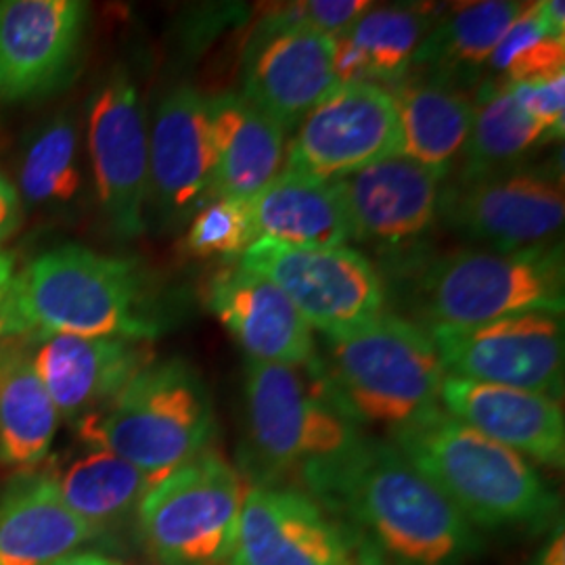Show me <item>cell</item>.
I'll use <instances>...</instances> for the list:
<instances>
[{"label":"cell","instance_id":"cell-1","mask_svg":"<svg viewBox=\"0 0 565 565\" xmlns=\"http://www.w3.org/2000/svg\"><path fill=\"white\" fill-rule=\"evenodd\" d=\"M298 478L373 565H469L482 548L478 530L390 440L361 434Z\"/></svg>","mask_w":565,"mask_h":565},{"label":"cell","instance_id":"cell-2","mask_svg":"<svg viewBox=\"0 0 565 565\" xmlns=\"http://www.w3.org/2000/svg\"><path fill=\"white\" fill-rule=\"evenodd\" d=\"M392 443L476 530H543L562 522L559 499L534 465L443 406L392 431Z\"/></svg>","mask_w":565,"mask_h":565},{"label":"cell","instance_id":"cell-3","mask_svg":"<svg viewBox=\"0 0 565 565\" xmlns=\"http://www.w3.org/2000/svg\"><path fill=\"white\" fill-rule=\"evenodd\" d=\"M306 369L354 425L396 431L443 406L446 371L436 345L419 324L392 312L324 335L323 352Z\"/></svg>","mask_w":565,"mask_h":565},{"label":"cell","instance_id":"cell-4","mask_svg":"<svg viewBox=\"0 0 565 565\" xmlns=\"http://www.w3.org/2000/svg\"><path fill=\"white\" fill-rule=\"evenodd\" d=\"M30 335L70 333L153 342L162 324L139 264L82 245H60L18 273Z\"/></svg>","mask_w":565,"mask_h":565},{"label":"cell","instance_id":"cell-5","mask_svg":"<svg viewBox=\"0 0 565 565\" xmlns=\"http://www.w3.org/2000/svg\"><path fill=\"white\" fill-rule=\"evenodd\" d=\"M82 438L162 480L200 457L216 431L202 375L181 359L149 363L99 415L84 419Z\"/></svg>","mask_w":565,"mask_h":565},{"label":"cell","instance_id":"cell-6","mask_svg":"<svg viewBox=\"0 0 565 565\" xmlns=\"http://www.w3.org/2000/svg\"><path fill=\"white\" fill-rule=\"evenodd\" d=\"M564 245L518 252L459 249L425 266L417 312L431 329H465L518 312L564 315Z\"/></svg>","mask_w":565,"mask_h":565},{"label":"cell","instance_id":"cell-7","mask_svg":"<svg viewBox=\"0 0 565 565\" xmlns=\"http://www.w3.org/2000/svg\"><path fill=\"white\" fill-rule=\"evenodd\" d=\"M245 422L256 484H279L285 473H300L306 465L340 452L361 436L359 427L329 403L310 373L303 380L296 366L249 359L245 364Z\"/></svg>","mask_w":565,"mask_h":565},{"label":"cell","instance_id":"cell-8","mask_svg":"<svg viewBox=\"0 0 565 565\" xmlns=\"http://www.w3.org/2000/svg\"><path fill=\"white\" fill-rule=\"evenodd\" d=\"M245 490L233 465L216 450H203L142 499L137 513L142 545L162 565H226Z\"/></svg>","mask_w":565,"mask_h":565},{"label":"cell","instance_id":"cell-9","mask_svg":"<svg viewBox=\"0 0 565 565\" xmlns=\"http://www.w3.org/2000/svg\"><path fill=\"white\" fill-rule=\"evenodd\" d=\"M242 266L275 282L298 312L324 335H335L384 312V282L352 247H294L258 239Z\"/></svg>","mask_w":565,"mask_h":565},{"label":"cell","instance_id":"cell-10","mask_svg":"<svg viewBox=\"0 0 565 565\" xmlns=\"http://www.w3.org/2000/svg\"><path fill=\"white\" fill-rule=\"evenodd\" d=\"M446 375L505 385L555 401L564 396V315L532 310L465 327L427 331Z\"/></svg>","mask_w":565,"mask_h":565},{"label":"cell","instance_id":"cell-11","mask_svg":"<svg viewBox=\"0 0 565 565\" xmlns=\"http://www.w3.org/2000/svg\"><path fill=\"white\" fill-rule=\"evenodd\" d=\"M446 226L494 252L551 245L565 218L564 179L551 168L507 166L443 193Z\"/></svg>","mask_w":565,"mask_h":565},{"label":"cell","instance_id":"cell-12","mask_svg":"<svg viewBox=\"0 0 565 565\" xmlns=\"http://www.w3.org/2000/svg\"><path fill=\"white\" fill-rule=\"evenodd\" d=\"M396 147L398 118L390 90L373 82L338 84L296 126L282 170L340 181L396 156Z\"/></svg>","mask_w":565,"mask_h":565},{"label":"cell","instance_id":"cell-13","mask_svg":"<svg viewBox=\"0 0 565 565\" xmlns=\"http://www.w3.org/2000/svg\"><path fill=\"white\" fill-rule=\"evenodd\" d=\"M226 565H373L324 507L296 486L245 490Z\"/></svg>","mask_w":565,"mask_h":565},{"label":"cell","instance_id":"cell-14","mask_svg":"<svg viewBox=\"0 0 565 565\" xmlns=\"http://www.w3.org/2000/svg\"><path fill=\"white\" fill-rule=\"evenodd\" d=\"M88 151L111 228L126 239L139 237L149 202V135L139 90L121 70L90 103Z\"/></svg>","mask_w":565,"mask_h":565},{"label":"cell","instance_id":"cell-15","mask_svg":"<svg viewBox=\"0 0 565 565\" xmlns=\"http://www.w3.org/2000/svg\"><path fill=\"white\" fill-rule=\"evenodd\" d=\"M333 55L331 36L270 13L249 42L242 97L285 132L294 130L338 86Z\"/></svg>","mask_w":565,"mask_h":565},{"label":"cell","instance_id":"cell-16","mask_svg":"<svg viewBox=\"0 0 565 565\" xmlns=\"http://www.w3.org/2000/svg\"><path fill=\"white\" fill-rule=\"evenodd\" d=\"M214 142L210 99L182 84L160 103L149 137V200L168 226L212 202Z\"/></svg>","mask_w":565,"mask_h":565},{"label":"cell","instance_id":"cell-17","mask_svg":"<svg viewBox=\"0 0 565 565\" xmlns=\"http://www.w3.org/2000/svg\"><path fill=\"white\" fill-rule=\"evenodd\" d=\"M88 9L81 0L0 2V102L55 88L78 60Z\"/></svg>","mask_w":565,"mask_h":565},{"label":"cell","instance_id":"cell-18","mask_svg":"<svg viewBox=\"0 0 565 565\" xmlns=\"http://www.w3.org/2000/svg\"><path fill=\"white\" fill-rule=\"evenodd\" d=\"M32 363L60 417L82 424L118 398L128 382L153 363L151 342L130 338L32 335Z\"/></svg>","mask_w":565,"mask_h":565},{"label":"cell","instance_id":"cell-19","mask_svg":"<svg viewBox=\"0 0 565 565\" xmlns=\"http://www.w3.org/2000/svg\"><path fill=\"white\" fill-rule=\"evenodd\" d=\"M205 303L249 361L296 369L315 361L317 342L298 308L275 282L242 264L212 277Z\"/></svg>","mask_w":565,"mask_h":565},{"label":"cell","instance_id":"cell-20","mask_svg":"<svg viewBox=\"0 0 565 565\" xmlns=\"http://www.w3.org/2000/svg\"><path fill=\"white\" fill-rule=\"evenodd\" d=\"M440 404L448 415L536 463L565 465L562 403L536 392L446 375Z\"/></svg>","mask_w":565,"mask_h":565},{"label":"cell","instance_id":"cell-21","mask_svg":"<svg viewBox=\"0 0 565 565\" xmlns=\"http://www.w3.org/2000/svg\"><path fill=\"white\" fill-rule=\"evenodd\" d=\"M443 174L390 156L340 179L356 239L404 242L425 233L440 216Z\"/></svg>","mask_w":565,"mask_h":565},{"label":"cell","instance_id":"cell-22","mask_svg":"<svg viewBox=\"0 0 565 565\" xmlns=\"http://www.w3.org/2000/svg\"><path fill=\"white\" fill-rule=\"evenodd\" d=\"M95 539L51 473L21 471L0 492V565H55Z\"/></svg>","mask_w":565,"mask_h":565},{"label":"cell","instance_id":"cell-23","mask_svg":"<svg viewBox=\"0 0 565 565\" xmlns=\"http://www.w3.org/2000/svg\"><path fill=\"white\" fill-rule=\"evenodd\" d=\"M214 181L212 200L231 198L249 202L281 172L285 130L242 93H223L210 99Z\"/></svg>","mask_w":565,"mask_h":565},{"label":"cell","instance_id":"cell-24","mask_svg":"<svg viewBox=\"0 0 565 565\" xmlns=\"http://www.w3.org/2000/svg\"><path fill=\"white\" fill-rule=\"evenodd\" d=\"M247 203L256 242L348 247L356 239L338 181H317L281 170Z\"/></svg>","mask_w":565,"mask_h":565},{"label":"cell","instance_id":"cell-25","mask_svg":"<svg viewBox=\"0 0 565 565\" xmlns=\"http://www.w3.org/2000/svg\"><path fill=\"white\" fill-rule=\"evenodd\" d=\"M524 2L486 0L459 4L448 18L431 25L415 51L408 72H424V81L457 88L471 84L503 41Z\"/></svg>","mask_w":565,"mask_h":565},{"label":"cell","instance_id":"cell-26","mask_svg":"<svg viewBox=\"0 0 565 565\" xmlns=\"http://www.w3.org/2000/svg\"><path fill=\"white\" fill-rule=\"evenodd\" d=\"M390 95L398 118L396 156L445 177L469 139L473 102L459 88L419 78L401 82Z\"/></svg>","mask_w":565,"mask_h":565},{"label":"cell","instance_id":"cell-27","mask_svg":"<svg viewBox=\"0 0 565 565\" xmlns=\"http://www.w3.org/2000/svg\"><path fill=\"white\" fill-rule=\"evenodd\" d=\"M60 419L32 356L13 340L0 342V461L13 467L41 463Z\"/></svg>","mask_w":565,"mask_h":565},{"label":"cell","instance_id":"cell-28","mask_svg":"<svg viewBox=\"0 0 565 565\" xmlns=\"http://www.w3.org/2000/svg\"><path fill=\"white\" fill-rule=\"evenodd\" d=\"M55 480L63 501L90 525L97 539L118 532L137 518L142 499L160 482L103 448H90Z\"/></svg>","mask_w":565,"mask_h":565},{"label":"cell","instance_id":"cell-29","mask_svg":"<svg viewBox=\"0 0 565 565\" xmlns=\"http://www.w3.org/2000/svg\"><path fill=\"white\" fill-rule=\"evenodd\" d=\"M545 139V128L525 114L505 81H486L473 102L461 179L507 168Z\"/></svg>","mask_w":565,"mask_h":565},{"label":"cell","instance_id":"cell-30","mask_svg":"<svg viewBox=\"0 0 565 565\" xmlns=\"http://www.w3.org/2000/svg\"><path fill=\"white\" fill-rule=\"evenodd\" d=\"M82 186L78 132L65 116L49 121L25 149L20 170V198L36 210L74 202Z\"/></svg>","mask_w":565,"mask_h":565},{"label":"cell","instance_id":"cell-31","mask_svg":"<svg viewBox=\"0 0 565 565\" xmlns=\"http://www.w3.org/2000/svg\"><path fill=\"white\" fill-rule=\"evenodd\" d=\"M429 23L425 7H384L366 11L343 36L361 51L369 82L406 81Z\"/></svg>","mask_w":565,"mask_h":565},{"label":"cell","instance_id":"cell-32","mask_svg":"<svg viewBox=\"0 0 565 565\" xmlns=\"http://www.w3.org/2000/svg\"><path fill=\"white\" fill-rule=\"evenodd\" d=\"M488 65L507 84L548 78L564 72L565 41L546 34L536 2H532L511 23Z\"/></svg>","mask_w":565,"mask_h":565},{"label":"cell","instance_id":"cell-33","mask_svg":"<svg viewBox=\"0 0 565 565\" xmlns=\"http://www.w3.org/2000/svg\"><path fill=\"white\" fill-rule=\"evenodd\" d=\"M256 242L249 203L216 198L191 218L184 235V252L195 258L235 260Z\"/></svg>","mask_w":565,"mask_h":565},{"label":"cell","instance_id":"cell-34","mask_svg":"<svg viewBox=\"0 0 565 565\" xmlns=\"http://www.w3.org/2000/svg\"><path fill=\"white\" fill-rule=\"evenodd\" d=\"M371 7L369 0H310L287 4L273 15L285 23H300L335 39L345 34L366 11H371Z\"/></svg>","mask_w":565,"mask_h":565},{"label":"cell","instance_id":"cell-35","mask_svg":"<svg viewBox=\"0 0 565 565\" xmlns=\"http://www.w3.org/2000/svg\"><path fill=\"white\" fill-rule=\"evenodd\" d=\"M515 102L545 128L546 139L564 137L565 72L541 81L509 84Z\"/></svg>","mask_w":565,"mask_h":565},{"label":"cell","instance_id":"cell-36","mask_svg":"<svg viewBox=\"0 0 565 565\" xmlns=\"http://www.w3.org/2000/svg\"><path fill=\"white\" fill-rule=\"evenodd\" d=\"M30 335L18 300V270L11 254L0 252V342Z\"/></svg>","mask_w":565,"mask_h":565},{"label":"cell","instance_id":"cell-37","mask_svg":"<svg viewBox=\"0 0 565 565\" xmlns=\"http://www.w3.org/2000/svg\"><path fill=\"white\" fill-rule=\"evenodd\" d=\"M23 221V202L20 191L4 174H0V245L9 242Z\"/></svg>","mask_w":565,"mask_h":565},{"label":"cell","instance_id":"cell-38","mask_svg":"<svg viewBox=\"0 0 565 565\" xmlns=\"http://www.w3.org/2000/svg\"><path fill=\"white\" fill-rule=\"evenodd\" d=\"M530 565H565V532L564 520L551 527L543 546L536 551Z\"/></svg>","mask_w":565,"mask_h":565},{"label":"cell","instance_id":"cell-39","mask_svg":"<svg viewBox=\"0 0 565 565\" xmlns=\"http://www.w3.org/2000/svg\"><path fill=\"white\" fill-rule=\"evenodd\" d=\"M539 20L543 23L551 39H564L565 34V2L564 0H541L536 2Z\"/></svg>","mask_w":565,"mask_h":565},{"label":"cell","instance_id":"cell-40","mask_svg":"<svg viewBox=\"0 0 565 565\" xmlns=\"http://www.w3.org/2000/svg\"><path fill=\"white\" fill-rule=\"evenodd\" d=\"M55 565H120L105 555L99 553H72L67 557H63Z\"/></svg>","mask_w":565,"mask_h":565}]
</instances>
